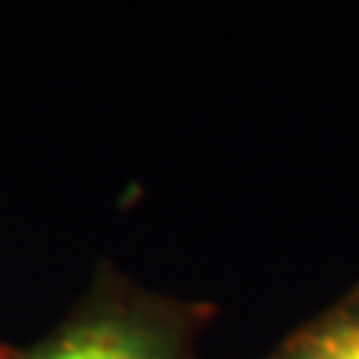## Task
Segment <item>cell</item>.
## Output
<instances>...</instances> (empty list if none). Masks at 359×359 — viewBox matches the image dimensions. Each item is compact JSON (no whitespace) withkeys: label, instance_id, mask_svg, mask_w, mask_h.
Instances as JSON below:
<instances>
[{"label":"cell","instance_id":"1","mask_svg":"<svg viewBox=\"0 0 359 359\" xmlns=\"http://www.w3.org/2000/svg\"><path fill=\"white\" fill-rule=\"evenodd\" d=\"M212 314L207 302L99 273L57 327L36 341L0 347V359H201Z\"/></svg>","mask_w":359,"mask_h":359},{"label":"cell","instance_id":"2","mask_svg":"<svg viewBox=\"0 0 359 359\" xmlns=\"http://www.w3.org/2000/svg\"><path fill=\"white\" fill-rule=\"evenodd\" d=\"M257 359H359V282Z\"/></svg>","mask_w":359,"mask_h":359}]
</instances>
